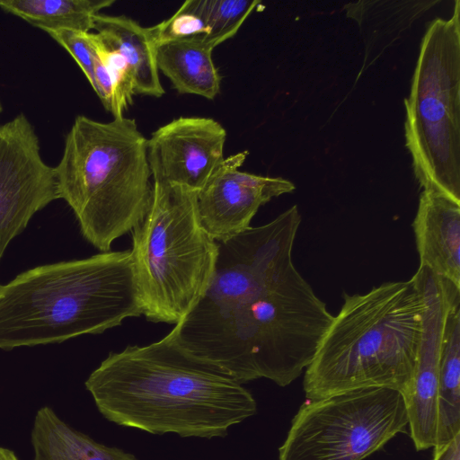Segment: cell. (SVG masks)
Returning <instances> with one entry per match:
<instances>
[{
  "label": "cell",
  "mask_w": 460,
  "mask_h": 460,
  "mask_svg": "<svg viewBox=\"0 0 460 460\" xmlns=\"http://www.w3.org/2000/svg\"><path fill=\"white\" fill-rule=\"evenodd\" d=\"M294 243L270 223L218 242L208 288L171 335L241 384H291L312 362L333 318L296 270Z\"/></svg>",
  "instance_id": "obj_1"
},
{
  "label": "cell",
  "mask_w": 460,
  "mask_h": 460,
  "mask_svg": "<svg viewBox=\"0 0 460 460\" xmlns=\"http://www.w3.org/2000/svg\"><path fill=\"white\" fill-rule=\"evenodd\" d=\"M84 385L108 420L152 434L222 438L257 411L241 383L187 351L170 332L111 352Z\"/></svg>",
  "instance_id": "obj_2"
},
{
  "label": "cell",
  "mask_w": 460,
  "mask_h": 460,
  "mask_svg": "<svg viewBox=\"0 0 460 460\" xmlns=\"http://www.w3.org/2000/svg\"><path fill=\"white\" fill-rule=\"evenodd\" d=\"M140 314L130 250L41 265L0 285V349L98 334Z\"/></svg>",
  "instance_id": "obj_3"
},
{
  "label": "cell",
  "mask_w": 460,
  "mask_h": 460,
  "mask_svg": "<svg viewBox=\"0 0 460 460\" xmlns=\"http://www.w3.org/2000/svg\"><path fill=\"white\" fill-rule=\"evenodd\" d=\"M423 303L412 279L388 281L343 303L305 370L308 400L369 387L409 388L421 334Z\"/></svg>",
  "instance_id": "obj_4"
},
{
  "label": "cell",
  "mask_w": 460,
  "mask_h": 460,
  "mask_svg": "<svg viewBox=\"0 0 460 460\" xmlns=\"http://www.w3.org/2000/svg\"><path fill=\"white\" fill-rule=\"evenodd\" d=\"M54 170L59 199L73 210L83 236L102 252L148 211L147 138L134 119L102 122L78 115Z\"/></svg>",
  "instance_id": "obj_5"
},
{
  "label": "cell",
  "mask_w": 460,
  "mask_h": 460,
  "mask_svg": "<svg viewBox=\"0 0 460 460\" xmlns=\"http://www.w3.org/2000/svg\"><path fill=\"white\" fill-rule=\"evenodd\" d=\"M197 193L153 182L148 211L133 229L137 288L142 313L151 322L181 323L211 281L217 243L200 224Z\"/></svg>",
  "instance_id": "obj_6"
},
{
  "label": "cell",
  "mask_w": 460,
  "mask_h": 460,
  "mask_svg": "<svg viewBox=\"0 0 460 460\" xmlns=\"http://www.w3.org/2000/svg\"><path fill=\"white\" fill-rule=\"evenodd\" d=\"M404 104L416 179L460 202V1L449 19L429 25Z\"/></svg>",
  "instance_id": "obj_7"
},
{
  "label": "cell",
  "mask_w": 460,
  "mask_h": 460,
  "mask_svg": "<svg viewBox=\"0 0 460 460\" xmlns=\"http://www.w3.org/2000/svg\"><path fill=\"white\" fill-rule=\"evenodd\" d=\"M401 392L369 387L304 403L279 447V460H363L403 432Z\"/></svg>",
  "instance_id": "obj_8"
},
{
  "label": "cell",
  "mask_w": 460,
  "mask_h": 460,
  "mask_svg": "<svg viewBox=\"0 0 460 460\" xmlns=\"http://www.w3.org/2000/svg\"><path fill=\"white\" fill-rule=\"evenodd\" d=\"M58 199L54 167L41 155L33 125L19 113L0 125V260L34 214Z\"/></svg>",
  "instance_id": "obj_9"
},
{
  "label": "cell",
  "mask_w": 460,
  "mask_h": 460,
  "mask_svg": "<svg viewBox=\"0 0 460 460\" xmlns=\"http://www.w3.org/2000/svg\"><path fill=\"white\" fill-rule=\"evenodd\" d=\"M423 303L421 334L413 375L403 394L408 425L419 451L436 446L440 352L446 318L456 294L431 273L416 279Z\"/></svg>",
  "instance_id": "obj_10"
},
{
  "label": "cell",
  "mask_w": 460,
  "mask_h": 460,
  "mask_svg": "<svg viewBox=\"0 0 460 460\" xmlns=\"http://www.w3.org/2000/svg\"><path fill=\"white\" fill-rule=\"evenodd\" d=\"M226 128L204 117H179L147 139L153 182L199 191L223 164Z\"/></svg>",
  "instance_id": "obj_11"
},
{
  "label": "cell",
  "mask_w": 460,
  "mask_h": 460,
  "mask_svg": "<svg viewBox=\"0 0 460 460\" xmlns=\"http://www.w3.org/2000/svg\"><path fill=\"white\" fill-rule=\"evenodd\" d=\"M248 154L244 150L225 158L197 193L200 224L217 243L247 230L260 207L296 189L291 181L283 178L239 171Z\"/></svg>",
  "instance_id": "obj_12"
},
{
  "label": "cell",
  "mask_w": 460,
  "mask_h": 460,
  "mask_svg": "<svg viewBox=\"0 0 460 460\" xmlns=\"http://www.w3.org/2000/svg\"><path fill=\"white\" fill-rule=\"evenodd\" d=\"M411 226L420 266L460 288V202L423 190Z\"/></svg>",
  "instance_id": "obj_13"
},
{
  "label": "cell",
  "mask_w": 460,
  "mask_h": 460,
  "mask_svg": "<svg viewBox=\"0 0 460 460\" xmlns=\"http://www.w3.org/2000/svg\"><path fill=\"white\" fill-rule=\"evenodd\" d=\"M93 30L104 44L126 63L135 94L153 97L164 94L150 27H143L124 15L98 13L93 17Z\"/></svg>",
  "instance_id": "obj_14"
},
{
  "label": "cell",
  "mask_w": 460,
  "mask_h": 460,
  "mask_svg": "<svg viewBox=\"0 0 460 460\" xmlns=\"http://www.w3.org/2000/svg\"><path fill=\"white\" fill-rule=\"evenodd\" d=\"M212 51L200 36L165 41L155 49L157 67L179 93L214 100L220 92L221 76Z\"/></svg>",
  "instance_id": "obj_15"
},
{
  "label": "cell",
  "mask_w": 460,
  "mask_h": 460,
  "mask_svg": "<svg viewBox=\"0 0 460 460\" xmlns=\"http://www.w3.org/2000/svg\"><path fill=\"white\" fill-rule=\"evenodd\" d=\"M438 1H359L343 6L355 20L366 44L361 72L393 45L422 13Z\"/></svg>",
  "instance_id": "obj_16"
},
{
  "label": "cell",
  "mask_w": 460,
  "mask_h": 460,
  "mask_svg": "<svg viewBox=\"0 0 460 460\" xmlns=\"http://www.w3.org/2000/svg\"><path fill=\"white\" fill-rule=\"evenodd\" d=\"M31 442L32 460H138L130 453L100 444L75 429L49 406L36 412Z\"/></svg>",
  "instance_id": "obj_17"
},
{
  "label": "cell",
  "mask_w": 460,
  "mask_h": 460,
  "mask_svg": "<svg viewBox=\"0 0 460 460\" xmlns=\"http://www.w3.org/2000/svg\"><path fill=\"white\" fill-rule=\"evenodd\" d=\"M460 433V294L447 311L439 361L436 446ZM435 446V447H436Z\"/></svg>",
  "instance_id": "obj_18"
},
{
  "label": "cell",
  "mask_w": 460,
  "mask_h": 460,
  "mask_svg": "<svg viewBox=\"0 0 460 460\" xmlns=\"http://www.w3.org/2000/svg\"><path fill=\"white\" fill-rule=\"evenodd\" d=\"M114 0H0V9L47 33L70 30L90 32L93 17Z\"/></svg>",
  "instance_id": "obj_19"
},
{
  "label": "cell",
  "mask_w": 460,
  "mask_h": 460,
  "mask_svg": "<svg viewBox=\"0 0 460 460\" xmlns=\"http://www.w3.org/2000/svg\"><path fill=\"white\" fill-rule=\"evenodd\" d=\"M93 55L94 92L113 118L123 117L135 94L124 60L111 50L97 33L89 32Z\"/></svg>",
  "instance_id": "obj_20"
},
{
  "label": "cell",
  "mask_w": 460,
  "mask_h": 460,
  "mask_svg": "<svg viewBox=\"0 0 460 460\" xmlns=\"http://www.w3.org/2000/svg\"><path fill=\"white\" fill-rule=\"evenodd\" d=\"M205 29L203 40L215 49L233 38L247 17L261 4L248 0H188Z\"/></svg>",
  "instance_id": "obj_21"
},
{
  "label": "cell",
  "mask_w": 460,
  "mask_h": 460,
  "mask_svg": "<svg viewBox=\"0 0 460 460\" xmlns=\"http://www.w3.org/2000/svg\"><path fill=\"white\" fill-rule=\"evenodd\" d=\"M48 34L71 55L94 89L93 55L89 32L60 30Z\"/></svg>",
  "instance_id": "obj_22"
},
{
  "label": "cell",
  "mask_w": 460,
  "mask_h": 460,
  "mask_svg": "<svg viewBox=\"0 0 460 460\" xmlns=\"http://www.w3.org/2000/svg\"><path fill=\"white\" fill-rule=\"evenodd\" d=\"M434 448L433 460H460V433L448 443Z\"/></svg>",
  "instance_id": "obj_23"
},
{
  "label": "cell",
  "mask_w": 460,
  "mask_h": 460,
  "mask_svg": "<svg viewBox=\"0 0 460 460\" xmlns=\"http://www.w3.org/2000/svg\"><path fill=\"white\" fill-rule=\"evenodd\" d=\"M0 460H19V458L13 450L0 446Z\"/></svg>",
  "instance_id": "obj_24"
},
{
  "label": "cell",
  "mask_w": 460,
  "mask_h": 460,
  "mask_svg": "<svg viewBox=\"0 0 460 460\" xmlns=\"http://www.w3.org/2000/svg\"><path fill=\"white\" fill-rule=\"evenodd\" d=\"M2 111H3V105H2V102L0 101V115H1Z\"/></svg>",
  "instance_id": "obj_25"
}]
</instances>
